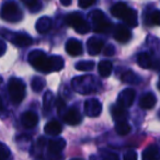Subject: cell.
<instances>
[{
  "label": "cell",
  "instance_id": "obj_30",
  "mask_svg": "<svg viewBox=\"0 0 160 160\" xmlns=\"http://www.w3.org/2000/svg\"><path fill=\"white\" fill-rule=\"evenodd\" d=\"M32 12H36L42 8V5H41L40 0H21Z\"/></svg>",
  "mask_w": 160,
  "mask_h": 160
},
{
  "label": "cell",
  "instance_id": "obj_4",
  "mask_svg": "<svg viewBox=\"0 0 160 160\" xmlns=\"http://www.w3.org/2000/svg\"><path fill=\"white\" fill-rule=\"evenodd\" d=\"M0 18L7 22L16 23L22 20L23 12L19 5L14 1H7L1 6L0 9Z\"/></svg>",
  "mask_w": 160,
  "mask_h": 160
},
{
  "label": "cell",
  "instance_id": "obj_32",
  "mask_svg": "<svg viewBox=\"0 0 160 160\" xmlns=\"http://www.w3.org/2000/svg\"><path fill=\"white\" fill-rule=\"evenodd\" d=\"M96 1L97 0H78V5L82 9H87V8L93 6L96 3Z\"/></svg>",
  "mask_w": 160,
  "mask_h": 160
},
{
  "label": "cell",
  "instance_id": "obj_7",
  "mask_svg": "<svg viewBox=\"0 0 160 160\" xmlns=\"http://www.w3.org/2000/svg\"><path fill=\"white\" fill-rule=\"evenodd\" d=\"M10 100L13 104H20L25 97V85L21 79L11 78L8 85Z\"/></svg>",
  "mask_w": 160,
  "mask_h": 160
},
{
  "label": "cell",
  "instance_id": "obj_23",
  "mask_svg": "<svg viewBox=\"0 0 160 160\" xmlns=\"http://www.w3.org/2000/svg\"><path fill=\"white\" fill-rule=\"evenodd\" d=\"M112 69H113V65H112V62H110V60H101V62H99L98 70L101 77L108 78L111 75Z\"/></svg>",
  "mask_w": 160,
  "mask_h": 160
},
{
  "label": "cell",
  "instance_id": "obj_15",
  "mask_svg": "<svg viewBox=\"0 0 160 160\" xmlns=\"http://www.w3.org/2000/svg\"><path fill=\"white\" fill-rule=\"evenodd\" d=\"M21 123L25 128H34L38 123V116L33 111H27L21 116Z\"/></svg>",
  "mask_w": 160,
  "mask_h": 160
},
{
  "label": "cell",
  "instance_id": "obj_16",
  "mask_svg": "<svg viewBox=\"0 0 160 160\" xmlns=\"http://www.w3.org/2000/svg\"><path fill=\"white\" fill-rule=\"evenodd\" d=\"M157 104V97L152 92H147L139 99V107L144 110H150Z\"/></svg>",
  "mask_w": 160,
  "mask_h": 160
},
{
  "label": "cell",
  "instance_id": "obj_13",
  "mask_svg": "<svg viewBox=\"0 0 160 160\" xmlns=\"http://www.w3.org/2000/svg\"><path fill=\"white\" fill-rule=\"evenodd\" d=\"M103 46H104V42L101 38H96V36L90 38L87 41V51L92 56L99 55V53L102 52Z\"/></svg>",
  "mask_w": 160,
  "mask_h": 160
},
{
  "label": "cell",
  "instance_id": "obj_17",
  "mask_svg": "<svg viewBox=\"0 0 160 160\" xmlns=\"http://www.w3.org/2000/svg\"><path fill=\"white\" fill-rule=\"evenodd\" d=\"M65 146H66L65 139H62V138H54V139H51L48 142L47 149H48V152L52 153V155H58V153L62 152Z\"/></svg>",
  "mask_w": 160,
  "mask_h": 160
},
{
  "label": "cell",
  "instance_id": "obj_33",
  "mask_svg": "<svg viewBox=\"0 0 160 160\" xmlns=\"http://www.w3.org/2000/svg\"><path fill=\"white\" fill-rule=\"evenodd\" d=\"M102 52L105 56H113L115 54V47H114V45L109 44L107 46H103Z\"/></svg>",
  "mask_w": 160,
  "mask_h": 160
},
{
  "label": "cell",
  "instance_id": "obj_29",
  "mask_svg": "<svg viewBox=\"0 0 160 160\" xmlns=\"http://www.w3.org/2000/svg\"><path fill=\"white\" fill-rule=\"evenodd\" d=\"M31 87L33 89V91L35 92H41L45 88V80L41 77H34L32 79Z\"/></svg>",
  "mask_w": 160,
  "mask_h": 160
},
{
  "label": "cell",
  "instance_id": "obj_9",
  "mask_svg": "<svg viewBox=\"0 0 160 160\" xmlns=\"http://www.w3.org/2000/svg\"><path fill=\"white\" fill-rule=\"evenodd\" d=\"M102 112V103L98 99H88L85 102V113L90 118H97Z\"/></svg>",
  "mask_w": 160,
  "mask_h": 160
},
{
  "label": "cell",
  "instance_id": "obj_31",
  "mask_svg": "<svg viewBox=\"0 0 160 160\" xmlns=\"http://www.w3.org/2000/svg\"><path fill=\"white\" fill-rule=\"evenodd\" d=\"M10 157V150L5 144L0 142V160L7 159Z\"/></svg>",
  "mask_w": 160,
  "mask_h": 160
},
{
  "label": "cell",
  "instance_id": "obj_12",
  "mask_svg": "<svg viewBox=\"0 0 160 160\" xmlns=\"http://www.w3.org/2000/svg\"><path fill=\"white\" fill-rule=\"evenodd\" d=\"M114 38L120 43H127L132 38V32L126 25L118 24L114 29Z\"/></svg>",
  "mask_w": 160,
  "mask_h": 160
},
{
  "label": "cell",
  "instance_id": "obj_10",
  "mask_svg": "<svg viewBox=\"0 0 160 160\" xmlns=\"http://www.w3.org/2000/svg\"><path fill=\"white\" fill-rule=\"evenodd\" d=\"M135 97H136L135 90L132 89V88H126L122 92H120L118 98V103L127 109V108H129L134 103Z\"/></svg>",
  "mask_w": 160,
  "mask_h": 160
},
{
  "label": "cell",
  "instance_id": "obj_34",
  "mask_svg": "<svg viewBox=\"0 0 160 160\" xmlns=\"http://www.w3.org/2000/svg\"><path fill=\"white\" fill-rule=\"evenodd\" d=\"M55 104L56 107H57V111L59 114L62 113V111L65 110V108H66V103H65V101L62 100V98H57L55 101Z\"/></svg>",
  "mask_w": 160,
  "mask_h": 160
},
{
  "label": "cell",
  "instance_id": "obj_37",
  "mask_svg": "<svg viewBox=\"0 0 160 160\" xmlns=\"http://www.w3.org/2000/svg\"><path fill=\"white\" fill-rule=\"evenodd\" d=\"M6 51H7V45H6L5 41L0 38V57L6 53Z\"/></svg>",
  "mask_w": 160,
  "mask_h": 160
},
{
  "label": "cell",
  "instance_id": "obj_5",
  "mask_svg": "<svg viewBox=\"0 0 160 160\" xmlns=\"http://www.w3.org/2000/svg\"><path fill=\"white\" fill-rule=\"evenodd\" d=\"M91 28L96 33H108L112 30V24L101 10H93L89 14Z\"/></svg>",
  "mask_w": 160,
  "mask_h": 160
},
{
  "label": "cell",
  "instance_id": "obj_3",
  "mask_svg": "<svg viewBox=\"0 0 160 160\" xmlns=\"http://www.w3.org/2000/svg\"><path fill=\"white\" fill-rule=\"evenodd\" d=\"M111 13L113 17L121 19L125 22V24L131 28H136L138 25L137 12L132 9L125 2H118L111 8Z\"/></svg>",
  "mask_w": 160,
  "mask_h": 160
},
{
  "label": "cell",
  "instance_id": "obj_18",
  "mask_svg": "<svg viewBox=\"0 0 160 160\" xmlns=\"http://www.w3.org/2000/svg\"><path fill=\"white\" fill-rule=\"evenodd\" d=\"M111 115L115 122H118V121H125L126 120L128 113H127V111H126V108L122 107V105H120L118 103V104L112 105Z\"/></svg>",
  "mask_w": 160,
  "mask_h": 160
},
{
  "label": "cell",
  "instance_id": "obj_25",
  "mask_svg": "<svg viewBox=\"0 0 160 160\" xmlns=\"http://www.w3.org/2000/svg\"><path fill=\"white\" fill-rule=\"evenodd\" d=\"M145 22L147 25H158L160 22V12L158 9L148 11L145 17Z\"/></svg>",
  "mask_w": 160,
  "mask_h": 160
},
{
  "label": "cell",
  "instance_id": "obj_38",
  "mask_svg": "<svg viewBox=\"0 0 160 160\" xmlns=\"http://www.w3.org/2000/svg\"><path fill=\"white\" fill-rule=\"evenodd\" d=\"M59 1L62 6H65V7H68V6H70V3H71V0H59Z\"/></svg>",
  "mask_w": 160,
  "mask_h": 160
},
{
  "label": "cell",
  "instance_id": "obj_39",
  "mask_svg": "<svg viewBox=\"0 0 160 160\" xmlns=\"http://www.w3.org/2000/svg\"><path fill=\"white\" fill-rule=\"evenodd\" d=\"M3 111H5V108H3L2 102H1V100H0V115H2V112Z\"/></svg>",
  "mask_w": 160,
  "mask_h": 160
},
{
  "label": "cell",
  "instance_id": "obj_28",
  "mask_svg": "<svg viewBox=\"0 0 160 160\" xmlns=\"http://www.w3.org/2000/svg\"><path fill=\"white\" fill-rule=\"evenodd\" d=\"M76 69L79 71H90L94 68L93 60H80L76 64Z\"/></svg>",
  "mask_w": 160,
  "mask_h": 160
},
{
  "label": "cell",
  "instance_id": "obj_19",
  "mask_svg": "<svg viewBox=\"0 0 160 160\" xmlns=\"http://www.w3.org/2000/svg\"><path fill=\"white\" fill-rule=\"evenodd\" d=\"M62 126L57 120H52L45 125L44 127V132L45 134L51 136H57L62 133Z\"/></svg>",
  "mask_w": 160,
  "mask_h": 160
},
{
  "label": "cell",
  "instance_id": "obj_11",
  "mask_svg": "<svg viewBox=\"0 0 160 160\" xmlns=\"http://www.w3.org/2000/svg\"><path fill=\"white\" fill-rule=\"evenodd\" d=\"M62 120H64L65 123L69 125H78L80 124V122L82 121V118H81V114L75 108H70V109L67 110L65 113L62 114Z\"/></svg>",
  "mask_w": 160,
  "mask_h": 160
},
{
  "label": "cell",
  "instance_id": "obj_14",
  "mask_svg": "<svg viewBox=\"0 0 160 160\" xmlns=\"http://www.w3.org/2000/svg\"><path fill=\"white\" fill-rule=\"evenodd\" d=\"M66 52L70 56H73V57L81 55L83 53L82 44L76 38H70L66 43Z\"/></svg>",
  "mask_w": 160,
  "mask_h": 160
},
{
  "label": "cell",
  "instance_id": "obj_22",
  "mask_svg": "<svg viewBox=\"0 0 160 160\" xmlns=\"http://www.w3.org/2000/svg\"><path fill=\"white\" fill-rule=\"evenodd\" d=\"M121 79H122V81L129 83V85H138L142 81V78L132 70H127L126 72H123Z\"/></svg>",
  "mask_w": 160,
  "mask_h": 160
},
{
  "label": "cell",
  "instance_id": "obj_1",
  "mask_svg": "<svg viewBox=\"0 0 160 160\" xmlns=\"http://www.w3.org/2000/svg\"><path fill=\"white\" fill-rule=\"evenodd\" d=\"M29 62L41 72H51V71H59L64 68L65 62L60 56H47L43 51L34 49L29 54L28 57Z\"/></svg>",
  "mask_w": 160,
  "mask_h": 160
},
{
  "label": "cell",
  "instance_id": "obj_21",
  "mask_svg": "<svg viewBox=\"0 0 160 160\" xmlns=\"http://www.w3.org/2000/svg\"><path fill=\"white\" fill-rule=\"evenodd\" d=\"M52 28V20L48 17H42L38 20L35 24L36 31L40 34H45L46 32H48Z\"/></svg>",
  "mask_w": 160,
  "mask_h": 160
},
{
  "label": "cell",
  "instance_id": "obj_26",
  "mask_svg": "<svg viewBox=\"0 0 160 160\" xmlns=\"http://www.w3.org/2000/svg\"><path fill=\"white\" fill-rule=\"evenodd\" d=\"M131 125L125 121H118L116 122V125H115V132L118 134L120 136H126L127 134H129L131 132Z\"/></svg>",
  "mask_w": 160,
  "mask_h": 160
},
{
  "label": "cell",
  "instance_id": "obj_36",
  "mask_svg": "<svg viewBox=\"0 0 160 160\" xmlns=\"http://www.w3.org/2000/svg\"><path fill=\"white\" fill-rule=\"evenodd\" d=\"M136 158H137V153H136L134 150L127 151V153L124 156V159L125 160H135Z\"/></svg>",
  "mask_w": 160,
  "mask_h": 160
},
{
  "label": "cell",
  "instance_id": "obj_27",
  "mask_svg": "<svg viewBox=\"0 0 160 160\" xmlns=\"http://www.w3.org/2000/svg\"><path fill=\"white\" fill-rule=\"evenodd\" d=\"M54 104H55V97L51 91H47L44 96V100H43V105H44V111L45 112H51L53 109Z\"/></svg>",
  "mask_w": 160,
  "mask_h": 160
},
{
  "label": "cell",
  "instance_id": "obj_35",
  "mask_svg": "<svg viewBox=\"0 0 160 160\" xmlns=\"http://www.w3.org/2000/svg\"><path fill=\"white\" fill-rule=\"evenodd\" d=\"M102 157L104 159H113V160L118 159V156L116 153L111 152V151H104V150H102Z\"/></svg>",
  "mask_w": 160,
  "mask_h": 160
},
{
  "label": "cell",
  "instance_id": "obj_8",
  "mask_svg": "<svg viewBox=\"0 0 160 160\" xmlns=\"http://www.w3.org/2000/svg\"><path fill=\"white\" fill-rule=\"evenodd\" d=\"M65 21H66L67 25L73 28L75 31L79 34H87L91 29L90 23H88L87 20H85V18L78 12L67 14Z\"/></svg>",
  "mask_w": 160,
  "mask_h": 160
},
{
  "label": "cell",
  "instance_id": "obj_20",
  "mask_svg": "<svg viewBox=\"0 0 160 160\" xmlns=\"http://www.w3.org/2000/svg\"><path fill=\"white\" fill-rule=\"evenodd\" d=\"M137 62H138V65L144 69H149L153 67L152 56L149 53H147V52H142V53L138 54Z\"/></svg>",
  "mask_w": 160,
  "mask_h": 160
},
{
  "label": "cell",
  "instance_id": "obj_24",
  "mask_svg": "<svg viewBox=\"0 0 160 160\" xmlns=\"http://www.w3.org/2000/svg\"><path fill=\"white\" fill-rule=\"evenodd\" d=\"M158 158H159V149L157 145H151L142 152L144 160H158Z\"/></svg>",
  "mask_w": 160,
  "mask_h": 160
},
{
  "label": "cell",
  "instance_id": "obj_6",
  "mask_svg": "<svg viewBox=\"0 0 160 160\" xmlns=\"http://www.w3.org/2000/svg\"><path fill=\"white\" fill-rule=\"evenodd\" d=\"M0 36L5 38L12 44L17 45L20 47L30 46L33 43V40L30 35L25 33H21V32H12L7 30L6 28H0Z\"/></svg>",
  "mask_w": 160,
  "mask_h": 160
},
{
  "label": "cell",
  "instance_id": "obj_2",
  "mask_svg": "<svg viewBox=\"0 0 160 160\" xmlns=\"http://www.w3.org/2000/svg\"><path fill=\"white\" fill-rule=\"evenodd\" d=\"M71 86H72L73 90H76V91L81 94L97 92L99 91V89L101 87L100 82L97 80V78L90 75L75 77L71 80Z\"/></svg>",
  "mask_w": 160,
  "mask_h": 160
}]
</instances>
